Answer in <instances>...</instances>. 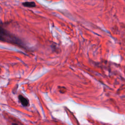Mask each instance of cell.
Masks as SVG:
<instances>
[{
  "label": "cell",
  "mask_w": 125,
  "mask_h": 125,
  "mask_svg": "<svg viewBox=\"0 0 125 125\" xmlns=\"http://www.w3.org/2000/svg\"><path fill=\"white\" fill-rule=\"evenodd\" d=\"M0 41L15 44L21 47H25L24 43L21 39L9 32L1 26H0Z\"/></svg>",
  "instance_id": "6da1fadb"
},
{
  "label": "cell",
  "mask_w": 125,
  "mask_h": 125,
  "mask_svg": "<svg viewBox=\"0 0 125 125\" xmlns=\"http://www.w3.org/2000/svg\"><path fill=\"white\" fill-rule=\"evenodd\" d=\"M18 98H19V100L20 101L21 104L23 106H27L29 105V101L27 98H25L21 95H19Z\"/></svg>",
  "instance_id": "7a4b0ae2"
},
{
  "label": "cell",
  "mask_w": 125,
  "mask_h": 125,
  "mask_svg": "<svg viewBox=\"0 0 125 125\" xmlns=\"http://www.w3.org/2000/svg\"><path fill=\"white\" fill-rule=\"evenodd\" d=\"M22 4L25 7H34L36 6V3L33 1H26L22 3Z\"/></svg>",
  "instance_id": "3957f363"
},
{
  "label": "cell",
  "mask_w": 125,
  "mask_h": 125,
  "mask_svg": "<svg viewBox=\"0 0 125 125\" xmlns=\"http://www.w3.org/2000/svg\"><path fill=\"white\" fill-rule=\"evenodd\" d=\"M12 125H18L17 124H15V123H13Z\"/></svg>",
  "instance_id": "277c9868"
}]
</instances>
